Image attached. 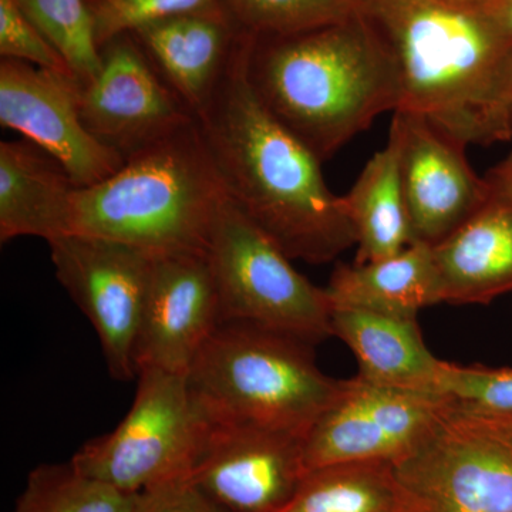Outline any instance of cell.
<instances>
[{"label": "cell", "instance_id": "obj_1", "mask_svg": "<svg viewBox=\"0 0 512 512\" xmlns=\"http://www.w3.org/2000/svg\"><path fill=\"white\" fill-rule=\"evenodd\" d=\"M245 40L194 119L228 200L292 261L328 264L356 245L345 202L326 184L322 161L256 96L245 72Z\"/></svg>", "mask_w": 512, "mask_h": 512}, {"label": "cell", "instance_id": "obj_2", "mask_svg": "<svg viewBox=\"0 0 512 512\" xmlns=\"http://www.w3.org/2000/svg\"><path fill=\"white\" fill-rule=\"evenodd\" d=\"M392 53L399 110L464 146L512 138V45L483 6L448 0H356Z\"/></svg>", "mask_w": 512, "mask_h": 512}, {"label": "cell", "instance_id": "obj_3", "mask_svg": "<svg viewBox=\"0 0 512 512\" xmlns=\"http://www.w3.org/2000/svg\"><path fill=\"white\" fill-rule=\"evenodd\" d=\"M245 72L269 113L322 163L402 104L392 53L359 10L286 35H247Z\"/></svg>", "mask_w": 512, "mask_h": 512}, {"label": "cell", "instance_id": "obj_4", "mask_svg": "<svg viewBox=\"0 0 512 512\" xmlns=\"http://www.w3.org/2000/svg\"><path fill=\"white\" fill-rule=\"evenodd\" d=\"M228 197L197 120L143 148L99 184L76 188L69 234L150 252L207 254Z\"/></svg>", "mask_w": 512, "mask_h": 512}, {"label": "cell", "instance_id": "obj_5", "mask_svg": "<svg viewBox=\"0 0 512 512\" xmlns=\"http://www.w3.org/2000/svg\"><path fill=\"white\" fill-rule=\"evenodd\" d=\"M208 423L248 424L306 437L342 390L313 345L248 323H220L187 373Z\"/></svg>", "mask_w": 512, "mask_h": 512}, {"label": "cell", "instance_id": "obj_6", "mask_svg": "<svg viewBox=\"0 0 512 512\" xmlns=\"http://www.w3.org/2000/svg\"><path fill=\"white\" fill-rule=\"evenodd\" d=\"M137 380L133 406L119 426L70 460L84 476L127 494L190 477L208 430L187 375L144 367Z\"/></svg>", "mask_w": 512, "mask_h": 512}, {"label": "cell", "instance_id": "obj_7", "mask_svg": "<svg viewBox=\"0 0 512 512\" xmlns=\"http://www.w3.org/2000/svg\"><path fill=\"white\" fill-rule=\"evenodd\" d=\"M220 295V323H248L316 345L332 335L326 289L296 271L292 259L227 201L207 251Z\"/></svg>", "mask_w": 512, "mask_h": 512}, {"label": "cell", "instance_id": "obj_8", "mask_svg": "<svg viewBox=\"0 0 512 512\" xmlns=\"http://www.w3.org/2000/svg\"><path fill=\"white\" fill-rule=\"evenodd\" d=\"M393 467L402 512H512L511 441L456 403L429 439Z\"/></svg>", "mask_w": 512, "mask_h": 512}, {"label": "cell", "instance_id": "obj_9", "mask_svg": "<svg viewBox=\"0 0 512 512\" xmlns=\"http://www.w3.org/2000/svg\"><path fill=\"white\" fill-rule=\"evenodd\" d=\"M60 284L99 336L111 377L136 379V348L156 255L123 242L66 234L47 242Z\"/></svg>", "mask_w": 512, "mask_h": 512}, {"label": "cell", "instance_id": "obj_10", "mask_svg": "<svg viewBox=\"0 0 512 512\" xmlns=\"http://www.w3.org/2000/svg\"><path fill=\"white\" fill-rule=\"evenodd\" d=\"M453 399L343 380L335 402L303 444L306 473L340 463L397 464L424 443L453 409Z\"/></svg>", "mask_w": 512, "mask_h": 512}, {"label": "cell", "instance_id": "obj_11", "mask_svg": "<svg viewBox=\"0 0 512 512\" xmlns=\"http://www.w3.org/2000/svg\"><path fill=\"white\" fill-rule=\"evenodd\" d=\"M100 69L80 83L84 126L124 160L194 120L133 33L100 47Z\"/></svg>", "mask_w": 512, "mask_h": 512}, {"label": "cell", "instance_id": "obj_12", "mask_svg": "<svg viewBox=\"0 0 512 512\" xmlns=\"http://www.w3.org/2000/svg\"><path fill=\"white\" fill-rule=\"evenodd\" d=\"M80 82L20 60L0 62V123L42 148L77 188L99 184L126 163L84 126Z\"/></svg>", "mask_w": 512, "mask_h": 512}, {"label": "cell", "instance_id": "obj_13", "mask_svg": "<svg viewBox=\"0 0 512 512\" xmlns=\"http://www.w3.org/2000/svg\"><path fill=\"white\" fill-rule=\"evenodd\" d=\"M303 444L286 431L208 423L188 478L227 512H281L306 474Z\"/></svg>", "mask_w": 512, "mask_h": 512}, {"label": "cell", "instance_id": "obj_14", "mask_svg": "<svg viewBox=\"0 0 512 512\" xmlns=\"http://www.w3.org/2000/svg\"><path fill=\"white\" fill-rule=\"evenodd\" d=\"M392 128L400 163L412 244L436 247L477 211L487 181L474 173L466 147L412 111L396 110Z\"/></svg>", "mask_w": 512, "mask_h": 512}, {"label": "cell", "instance_id": "obj_15", "mask_svg": "<svg viewBox=\"0 0 512 512\" xmlns=\"http://www.w3.org/2000/svg\"><path fill=\"white\" fill-rule=\"evenodd\" d=\"M220 322L207 254L156 255L137 340V375L144 367L187 375Z\"/></svg>", "mask_w": 512, "mask_h": 512}, {"label": "cell", "instance_id": "obj_16", "mask_svg": "<svg viewBox=\"0 0 512 512\" xmlns=\"http://www.w3.org/2000/svg\"><path fill=\"white\" fill-rule=\"evenodd\" d=\"M484 178L480 207L433 247L441 303L487 305L512 292V153Z\"/></svg>", "mask_w": 512, "mask_h": 512}, {"label": "cell", "instance_id": "obj_17", "mask_svg": "<svg viewBox=\"0 0 512 512\" xmlns=\"http://www.w3.org/2000/svg\"><path fill=\"white\" fill-rule=\"evenodd\" d=\"M137 42L192 116L224 80L244 32L224 6L157 20L133 32Z\"/></svg>", "mask_w": 512, "mask_h": 512}, {"label": "cell", "instance_id": "obj_18", "mask_svg": "<svg viewBox=\"0 0 512 512\" xmlns=\"http://www.w3.org/2000/svg\"><path fill=\"white\" fill-rule=\"evenodd\" d=\"M69 173L30 141L0 143V241L69 234L73 194Z\"/></svg>", "mask_w": 512, "mask_h": 512}, {"label": "cell", "instance_id": "obj_19", "mask_svg": "<svg viewBox=\"0 0 512 512\" xmlns=\"http://www.w3.org/2000/svg\"><path fill=\"white\" fill-rule=\"evenodd\" d=\"M332 335L345 343L357 360V376L407 392L443 396L440 392L443 360L424 343L417 319L336 309Z\"/></svg>", "mask_w": 512, "mask_h": 512}, {"label": "cell", "instance_id": "obj_20", "mask_svg": "<svg viewBox=\"0 0 512 512\" xmlns=\"http://www.w3.org/2000/svg\"><path fill=\"white\" fill-rule=\"evenodd\" d=\"M325 289L332 311L417 319L420 311L441 303L433 248L421 244L367 264H340Z\"/></svg>", "mask_w": 512, "mask_h": 512}, {"label": "cell", "instance_id": "obj_21", "mask_svg": "<svg viewBox=\"0 0 512 512\" xmlns=\"http://www.w3.org/2000/svg\"><path fill=\"white\" fill-rule=\"evenodd\" d=\"M342 198L356 234L353 264L389 258L412 245L400 140L394 128L390 127L387 146L370 158L352 190Z\"/></svg>", "mask_w": 512, "mask_h": 512}, {"label": "cell", "instance_id": "obj_22", "mask_svg": "<svg viewBox=\"0 0 512 512\" xmlns=\"http://www.w3.org/2000/svg\"><path fill=\"white\" fill-rule=\"evenodd\" d=\"M393 464L340 463L315 468L281 512H402Z\"/></svg>", "mask_w": 512, "mask_h": 512}, {"label": "cell", "instance_id": "obj_23", "mask_svg": "<svg viewBox=\"0 0 512 512\" xmlns=\"http://www.w3.org/2000/svg\"><path fill=\"white\" fill-rule=\"evenodd\" d=\"M140 494H127L72 463L42 464L29 474L12 512H138Z\"/></svg>", "mask_w": 512, "mask_h": 512}, {"label": "cell", "instance_id": "obj_24", "mask_svg": "<svg viewBox=\"0 0 512 512\" xmlns=\"http://www.w3.org/2000/svg\"><path fill=\"white\" fill-rule=\"evenodd\" d=\"M20 8L56 47L70 72L87 83L100 69V49L86 0H18Z\"/></svg>", "mask_w": 512, "mask_h": 512}, {"label": "cell", "instance_id": "obj_25", "mask_svg": "<svg viewBox=\"0 0 512 512\" xmlns=\"http://www.w3.org/2000/svg\"><path fill=\"white\" fill-rule=\"evenodd\" d=\"M241 32L286 35L348 18L356 0H221Z\"/></svg>", "mask_w": 512, "mask_h": 512}, {"label": "cell", "instance_id": "obj_26", "mask_svg": "<svg viewBox=\"0 0 512 512\" xmlns=\"http://www.w3.org/2000/svg\"><path fill=\"white\" fill-rule=\"evenodd\" d=\"M440 392L468 413L508 416L512 414V369L444 362Z\"/></svg>", "mask_w": 512, "mask_h": 512}, {"label": "cell", "instance_id": "obj_27", "mask_svg": "<svg viewBox=\"0 0 512 512\" xmlns=\"http://www.w3.org/2000/svg\"><path fill=\"white\" fill-rule=\"evenodd\" d=\"M99 49L113 37L157 20L221 8V0H86Z\"/></svg>", "mask_w": 512, "mask_h": 512}, {"label": "cell", "instance_id": "obj_28", "mask_svg": "<svg viewBox=\"0 0 512 512\" xmlns=\"http://www.w3.org/2000/svg\"><path fill=\"white\" fill-rule=\"evenodd\" d=\"M0 56L72 74L62 55L23 12L18 0H0Z\"/></svg>", "mask_w": 512, "mask_h": 512}, {"label": "cell", "instance_id": "obj_29", "mask_svg": "<svg viewBox=\"0 0 512 512\" xmlns=\"http://www.w3.org/2000/svg\"><path fill=\"white\" fill-rule=\"evenodd\" d=\"M138 512H227L211 501L190 478L170 481L140 494Z\"/></svg>", "mask_w": 512, "mask_h": 512}, {"label": "cell", "instance_id": "obj_30", "mask_svg": "<svg viewBox=\"0 0 512 512\" xmlns=\"http://www.w3.org/2000/svg\"><path fill=\"white\" fill-rule=\"evenodd\" d=\"M483 8L512 45V0H488Z\"/></svg>", "mask_w": 512, "mask_h": 512}, {"label": "cell", "instance_id": "obj_31", "mask_svg": "<svg viewBox=\"0 0 512 512\" xmlns=\"http://www.w3.org/2000/svg\"><path fill=\"white\" fill-rule=\"evenodd\" d=\"M477 416L483 417L493 429L512 443V414H508V416H481V414H477Z\"/></svg>", "mask_w": 512, "mask_h": 512}, {"label": "cell", "instance_id": "obj_32", "mask_svg": "<svg viewBox=\"0 0 512 512\" xmlns=\"http://www.w3.org/2000/svg\"><path fill=\"white\" fill-rule=\"evenodd\" d=\"M448 2L457 3V5L476 6V8H480V6L485 5L488 0H448Z\"/></svg>", "mask_w": 512, "mask_h": 512}]
</instances>
